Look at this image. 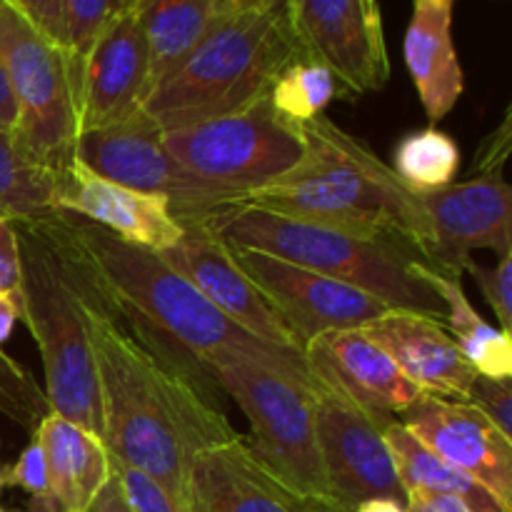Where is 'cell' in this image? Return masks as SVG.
<instances>
[{"label":"cell","mask_w":512,"mask_h":512,"mask_svg":"<svg viewBox=\"0 0 512 512\" xmlns=\"http://www.w3.org/2000/svg\"><path fill=\"white\" fill-rule=\"evenodd\" d=\"M13 485L28 493L30 510L28 512H53L48 488V468H45V455L38 440H30L23 453L18 455L13 465L5 470V488Z\"/></svg>","instance_id":"obj_32"},{"label":"cell","mask_w":512,"mask_h":512,"mask_svg":"<svg viewBox=\"0 0 512 512\" xmlns=\"http://www.w3.org/2000/svg\"><path fill=\"white\" fill-rule=\"evenodd\" d=\"M208 223L225 243L270 253L353 285L393 310L445 320V303L430 283L433 268L398 240L330 228L248 203L218 210Z\"/></svg>","instance_id":"obj_6"},{"label":"cell","mask_w":512,"mask_h":512,"mask_svg":"<svg viewBox=\"0 0 512 512\" xmlns=\"http://www.w3.org/2000/svg\"><path fill=\"white\" fill-rule=\"evenodd\" d=\"M20 288V245L18 230L8 220H0V290L18 293Z\"/></svg>","instance_id":"obj_37"},{"label":"cell","mask_w":512,"mask_h":512,"mask_svg":"<svg viewBox=\"0 0 512 512\" xmlns=\"http://www.w3.org/2000/svg\"><path fill=\"white\" fill-rule=\"evenodd\" d=\"M58 208L155 253H165L183 238V223L168 200L110 183L78 160L58 180Z\"/></svg>","instance_id":"obj_20"},{"label":"cell","mask_w":512,"mask_h":512,"mask_svg":"<svg viewBox=\"0 0 512 512\" xmlns=\"http://www.w3.org/2000/svg\"><path fill=\"white\" fill-rule=\"evenodd\" d=\"M235 5H258V3H278V0H233ZM280 3H290V0H280Z\"/></svg>","instance_id":"obj_44"},{"label":"cell","mask_w":512,"mask_h":512,"mask_svg":"<svg viewBox=\"0 0 512 512\" xmlns=\"http://www.w3.org/2000/svg\"><path fill=\"white\" fill-rule=\"evenodd\" d=\"M160 255L240 328L265 343L300 353L293 333L235 263L230 245L210 228L208 220H185L183 238Z\"/></svg>","instance_id":"obj_15"},{"label":"cell","mask_w":512,"mask_h":512,"mask_svg":"<svg viewBox=\"0 0 512 512\" xmlns=\"http://www.w3.org/2000/svg\"><path fill=\"white\" fill-rule=\"evenodd\" d=\"M90 333L110 458L148 475L190 508L195 460L240 438L205 395L213 380L208 365L148 325L113 315L100 288Z\"/></svg>","instance_id":"obj_1"},{"label":"cell","mask_w":512,"mask_h":512,"mask_svg":"<svg viewBox=\"0 0 512 512\" xmlns=\"http://www.w3.org/2000/svg\"><path fill=\"white\" fill-rule=\"evenodd\" d=\"M363 330L420 393L463 403L468 400L478 373L465 363L455 340L438 320L410 310H388Z\"/></svg>","instance_id":"obj_21"},{"label":"cell","mask_w":512,"mask_h":512,"mask_svg":"<svg viewBox=\"0 0 512 512\" xmlns=\"http://www.w3.org/2000/svg\"><path fill=\"white\" fill-rule=\"evenodd\" d=\"M128 5V0H63L65 45L73 63L75 83L80 93V73L100 30Z\"/></svg>","instance_id":"obj_30"},{"label":"cell","mask_w":512,"mask_h":512,"mask_svg":"<svg viewBox=\"0 0 512 512\" xmlns=\"http://www.w3.org/2000/svg\"><path fill=\"white\" fill-rule=\"evenodd\" d=\"M460 168V148L448 133L423 128L408 133L393 153V173L418 195L435 193L455 183Z\"/></svg>","instance_id":"obj_28"},{"label":"cell","mask_w":512,"mask_h":512,"mask_svg":"<svg viewBox=\"0 0 512 512\" xmlns=\"http://www.w3.org/2000/svg\"><path fill=\"white\" fill-rule=\"evenodd\" d=\"M290 23L305 58L325 65L345 93H373L390 78L378 0H290Z\"/></svg>","instance_id":"obj_13"},{"label":"cell","mask_w":512,"mask_h":512,"mask_svg":"<svg viewBox=\"0 0 512 512\" xmlns=\"http://www.w3.org/2000/svg\"><path fill=\"white\" fill-rule=\"evenodd\" d=\"M463 270H468L475 278L480 293L485 295L495 318L500 320V330L512 335V253L500 255L495 268H485V265L468 258Z\"/></svg>","instance_id":"obj_33"},{"label":"cell","mask_w":512,"mask_h":512,"mask_svg":"<svg viewBox=\"0 0 512 512\" xmlns=\"http://www.w3.org/2000/svg\"><path fill=\"white\" fill-rule=\"evenodd\" d=\"M430 283L445 303V323L450 325L458 350L465 363L483 378H512V338L500 328H493L470 305L458 273L430 270Z\"/></svg>","instance_id":"obj_26"},{"label":"cell","mask_w":512,"mask_h":512,"mask_svg":"<svg viewBox=\"0 0 512 512\" xmlns=\"http://www.w3.org/2000/svg\"><path fill=\"white\" fill-rule=\"evenodd\" d=\"M163 143L190 175L233 193L240 203L305 155L303 125L275 113L268 95L235 113L165 133Z\"/></svg>","instance_id":"obj_9"},{"label":"cell","mask_w":512,"mask_h":512,"mask_svg":"<svg viewBox=\"0 0 512 512\" xmlns=\"http://www.w3.org/2000/svg\"><path fill=\"white\" fill-rule=\"evenodd\" d=\"M230 250L235 263L253 280L255 288L280 315L285 328L293 333L300 353L318 335L333 330H360L393 310L353 285L325 278L270 253L238 245H230Z\"/></svg>","instance_id":"obj_11"},{"label":"cell","mask_w":512,"mask_h":512,"mask_svg":"<svg viewBox=\"0 0 512 512\" xmlns=\"http://www.w3.org/2000/svg\"><path fill=\"white\" fill-rule=\"evenodd\" d=\"M15 123H18V103H15L8 70H5L3 58H0V128L15 130Z\"/></svg>","instance_id":"obj_41"},{"label":"cell","mask_w":512,"mask_h":512,"mask_svg":"<svg viewBox=\"0 0 512 512\" xmlns=\"http://www.w3.org/2000/svg\"><path fill=\"white\" fill-rule=\"evenodd\" d=\"M8 8H13L20 18L28 20L38 33L53 40L55 45L68 53L65 45V25H63V0H0Z\"/></svg>","instance_id":"obj_36"},{"label":"cell","mask_w":512,"mask_h":512,"mask_svg":"<svg viewBox=\"0 0 512 512\" xmlns=\"http://www.w3.org/2000/svg\"><path fill=\"white\" fill-rule=\"evenodd\" d=\"M193 512H198V510H193Z\"/></svg>","instance_id":"obj_48"},{"label":"cell","mask_w":512,"mask_h":512,"mask_svg":"<svg viewBox=\"0 0 512 512\" xmlns=\"http://www.w3.org/2000/svg\"><path fill=\"white\" fill-rule=\"evenodd\" d=\"M338 95H348L340 80L325 65L305 55L285 65L268 90V100L275 113L295 125L320 118Z\"/></svg>","instance_id":"obj_29"},{"label":"cell","mask_w":512,"mask_h":512,"mask_svg":"<svg viewBox=\"0 0 512 512\" xmlns=\"http://www.w3.org/2000/svg\"><path fill=\"white\" fill-rule=\"evenodd\" d=\"M395 418L373 415L335 395L315 393V438L330 495L353 512L355 505L388 498L405 505V488L385 443V425Z\"/></svg>","instance_id":"obj_12"},{"label":"cell","mask_w":512,"mask_h":512,"mask_svg":"<svg viewBox=\"0 0 512 512\" xmlns=\"http://www.w3.org/2000/svg\"><path fill=\"white\" fill-rule=\"evenodd\" d=\"M18 320H20L18 293H3V290H0V350H3L5 340L13 335Z\"/></svg>","instance_id":"obj_42"},{"label":"cell","mask_w":512,"mask_h":512,"mask_svg":"<svg viewBox=\"0 0 512 512\" xmlns=\"http://www.w3.org/2000/svg\"><path fill=\"white\" fill-rule=\"evenodd\" d=\"M0 512H10V510H5V508H3V505H0Z\"/></svg>","instance_id":"obj_46"},{"label":"cell","mask_w":512,"mask_h":512,"mask_svg":"<svg viewBox=\"0 0 512 512\" xmlns=\"http://www.w3.org/2000/svg\"><path fill=\"white\" fill-rule=\"evenodd\" d=\"M453 5L450 0H415L413 18L405 30V65L433 123L458 105L465 90V75L453 43Z\"/></svg>","instance_id":"obj_22"},{"label":"cell","mask_w":512,"mask_h":512,"mask_svg":"<svg viewBox=\"0 0 512 512\" xmlns=\"http://www.w3.org/2000/svg\"><path fill=\"white\" fill-rule=\"evenodd\" d=\"M190 510L198 512H348L333 498L305 495L255 460L240 438L200 455L190 473Z\"/></svg>","instance_id":"obj_19"},{"label":"cell","mask_w":512,"mask_h":512,"mask_svg":"<svg viewBox=\"0 0 512 512\" xmlns=\"http://www.w3.org/2000/svg\"><path fill=\"white\" fill-rule=\"evenodd\" d=\"M305 155L293 170L248 195L245 203L290 218L380 235L425 260L423 195L400 183L368 145L328 118L303 125Z\"/></svg>","instance_id":"obj_4"},{"label":"cell","mask_w":512,"mask_h":512,"mask_svg":"<svg viewBox=\"0 0 512 512\" xmlns=\"http://www.w3.org/2000/svg\"><path fill=\"white\" fill-rule=\"evenodd\" d=\"M510 118L505 115L500 128L495 133H490L485 138L483 148L478 153V163H475V175H488V173H500L503 175L505 160L510 155Z\"/></svg>","instance_id":"obj_38"},{"label":"cell","mask_w":512,"mask_h":512,"mask_svg":"<svg viewBox=\"0 0 512 512\" xmlns=\"http://www.w3.org/2000/svg\"><path fill=\"white\" fill-rule=\"evenodd\" d=\"M353 512H408V510H405V505L395 503V500L373 498V500H365V503L355 505Z\"/></svg>","instance_id":"obj_43"},{"label":"cell","mask_w":512,"mask_h":512,"mask_svg":"<svg viewBox=\"0 0 512 512\" xmlns=\"http://www.w3.org/2000/svg\"><path fill=\"white\" fill-rule=\"evenodd\" d=\"M153 75L143 25L125 5L95 38L80 73L78 133L128 120L143 108Z\"/></svg>","instance_id":"obj_17"},{"label":"cell","mask_w":512,"mask_h":512,"mask_svg":"<svg viewBox=\"0 0 512 512\" xmlns=\"http://www.w3.org/2000/svg\"><path fill=\"white\" fill-rule=\"evenodd\" d=\"M300 55L290 3L238 5L148 90L140 110L163 135L235 113L265 98Z\"/></svg>","instance_id":"obj_5"},{"label":"cell","mask_w":512,"mask_h":512,"mask_svg":"<svg viewBox=\"0 0 512 512\" xmlns=\"http://www.w3.org/2000/svg\"><path fill=\"white\" fill-rule=\"evenodd\" d=\"M450 3H455V0H450Z\"/></svg>","instance_id":"obj_47"},{"label":"cell","mask_w":512,"mask_h":512,"mask_svg":"<svg viewBox=\"0 0 512 512\" xmlns=\"http://www.w3.org/2000/svg\"><path fill=\"white\" fill-rule=\"evenodd\" d=\"M0 413L30 433H35V428L53 413L45 390L30 378L23 365L8 358L3 350H0Z\"/></svg>","instance_id":"obj_31"},{"label":"cell","mask_w":512,"mask_h":512,"mask_svg":"<svg viewBox=\"0 0 512 512\" xmlns=\"http://www.w3.org/2000/svg\"><path fill=\"white\" fill-rule=\"evenodd\" d=\"M75 160L110 183L138 193L160 195L168 200L180 223L208 220L218 210L240 203L233 193L190 175L168 153L163 130L143 110L123 123L78 133Z\"/></svg>","instance_id":"obj_10"},{"label":"cell","mask_w":512,"mask_h":512,"mask_svg":"<svg viewBox=\"0 0 512 512\" xmlns=\"http://www.w3.org/2000/svg\"><path fill=\"white\" fill-rule=\"evenodd\" d=\"M465 403L475 405L505 438L512 440V380H493L478 375Z\"/></svg>","instance_id":"obj_35"},{"label":"cell","mask_w":512,"mask_h":512,"mask_svg":"<svg viewBox=\"0 0 512 512\" xmlns=\"http://www.w3.org/2000/svg\"><path fill=\"white\" fill-rule=\"evenodd\" d=\"M400 418L425 448L512 508V440L475 405L423 393Z\"/></svg>","instance_id":"obj_16"},{"label":"cell","mask_w":512,"mask_h":512,"mask_svg":"<svg viewBox=\"0 0 512 512\" xmlns=\"http://www.w3.org/2000/svg\"><path fill=\"white\" fill-rule=\"evenodd\" d=\"M0 58L18 103L15 143L25 158L63 178L75 160L80 130L70 55L0 3Z\"/></svg>","instance_id":"obj_8"},{"label":"cell","mask_w":512,"mask_h":512,"mask_svg":"<svg viewBox=\"0 0 512 512\" xmlns=\"http://www.w3.org/2000/svg\"><path fill=\"white\" fill-rule=\"evenodd\" d=\"M43 448L53 512H80L93 503L110 478V453L90 430L50 413L35 428Z\"/></svg>","instance_id":"obj_23"},{"label":"cell","mask_w":512,"mask_h":512,"mask_svg":"<svg viewBox=\"0 0 512 512\" xmlns=\"http://www.w3.org/2000/svg\"><path fill=\"white\" fill-rule=\"evenodd\" d=\"M303 358L315 388L373 415L393 418L423 395L363 328L318 335Z\"/></svg>","instance_id":"obj_18"},{"label":"cell","mask_w":512,"mask_h":512,"mask_svg":"<svg viewBox=\"0 0 512 512\" xmlns=\"http://www.w3.org/2000/svg\"><path fill=\"white\" fill-rule=\"evenodd\" d=\"M425 263L440 273H458L473 250L512 253V190L500 173L423 195Z\"/></svg>","instance_id":"obj_14"},{"label":"cell","mask_w":512,"mask_h":512,"mask_svg":"<svg viewBox=\"0 0 512 512\" xmlns=\"http://www.w3.org/2000/svg\"><path fill=\"white\" fill-rule=\"evenodd\" d=\"M150 48L153 88L238 5L233 0H128Z\"/></svg>","instance_id":"obj_24"},{"label":"cell","mask_w":512,"mask_h":512,"mask_svg":"<svg viewBox=\"0 0 512 512\" xmlns=\"http://www.w3.org/2000/svg\"><path fill=\"white\" fill-rule=\"evenodd\" d=\"M20 245V320L38 343L50 410L103 440L98 368H95L90 278L68 230V213L43 223L15 225Z\"/></svg>","instance_id":"obj_3"},{"label":"cell","mask_w":512,"mask_h":512,"mask_svg":"<svg viewBox=\"0 0 512 512\" xmlns=\"http://www.w3.org/2000/svg\"><path fill=\"white\" fill-rule=\"evenodd\" d=\"M385 443H388L390 455L398 468L400 483H403L405 495L408 490H423V493H443L460 498L470 505L473 512H510V505L495 498L488 488L475 483L458 468L445 463L440 455L425 448L400 420H390L385 425Z\"/></svg>","instance_id":"obj_25"},{"label":"cell","mask_w":512,"mask_h":512,"mask_svg":"<svg viewBox=\"0 0 512 512\" xmlns=\"http://www.w3.org/2000/svg\"><path fill=\"white\" fill-rule=\"evenodd\" d=\"M205 365L250 423L248 448L255 460L293 490L333 498L315 438L318 390L243 355H223Z\"/></svg>","instance_id":"obj_7"},{"label":"cell","mask_w":512,"mask_h":512,"mask_svg":"<svg viewBox=\"0 0 512 512\" xmlns=\"http://www.w3.org/2000/svg\"><path fill=\"white\" fill-rule=\"evenodd\" d=\"M58 180L25 158L13 130L0 128V220L30 225L65 213L58 208Z\"/></svg>","instance_id":"obj_27"},{"label":"cell","mask_w":512,"mask_h":512,"mask_svg":"<svg viewBox=\"0 0 512 512\" xmlns=\"http://www.w3.org/2000/svg\"><path fill=\"white\" fill-rule=\"evenodd\" d=\"M110 468H113V465H110ZM80 512H133V510H130L128 500H125L123 485H120V478H118V473H115V470H110L108 483H105L103 490L95 495L93 503H90L88 508L80 510Z\"/></svg>","instance_id":"obj_40"},{"label":"cell","mask_w":512,"mask_h":512,"mask_svg":"<svg viewBox=\"0 0 512 512\" xmlns=\"http://www.w3.org/2000/svg\"><path fill=\"white\" fill-rule=\"evenodd\" d=\"M405 510L408 512H473L468 503L460 498L443 493H423V490H408L405 498Z\"/></svg>","instance_id":"obj_39"},{"label":"cell","mask_w":512,"mask_h":512,"mask_svg":"<svg viewBox=\"0 0 512 512\" xmlns=\"http://www.w3.org/2000/svg\"><path fill=\"white\" fill-rule=\"evenodd\" d=\"M3 488H5V468L0 465V490H3Z\"/></svg>","instance_id":"obj_45"},{"label":"cell","mask_w":512,"mask_h":512,"mask_svg":"<svg viewBox=\"0 0 512 512\" xmlns=\"http://www.w3.org/2000/svg\"><path fill=\"white\" fill-rule=\"evenodd\" d=\"M68 230L113 315L148 325L203 363L223 355H243L315 388L303 355L265 343L240 328L188 278L170 268L160 253L125 243L70 213Z\"/></svg>","instance_id":"obj_2"},{"label":"cell","mask_w":512,"mask_h":512,"mask_svg":"<svg viewBox=\"0 0 512 512\" xmlns=\"http://www.w3.org/2000/svg\"><path fill=\"white\" fill-rule=\"evenodd\" d=\"M110 465L118 473L120 485H123L125 500H128L130 510L133 512H190L183 503L173 498L170 493H165L155 480H150L148 475L138 473L130 465L120 463V460L110 458Z\"/></svg>","instance_id":"obj_34"}]
</instances>
